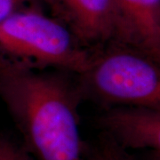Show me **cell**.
Returning a JSON list of instances; mask_svg holds the SVG:
<instances>
[{
    "instance_id": "6da1fadb",
    "label": "cell",
    "mask_w": 160,
    "mask_h": 160,
    "mask_svg": "<svg viewBox=\"0 0 160 160\" xmlns=\"http://www.w3.org/2000/svg\"><path fill=\"white\" fill-rule=\"evenodd\" d=\"M78 96L59 76L0 60V99L36 160H85Z\"/></svg>"
},
{
    "instance_id": "7a4b0ae2",
    "label": "cell",
    "mask_w": 160,
    "mask_h": 160,
    "mask_svg": "<svg viewBox=\"0 0 160 160\" xmlns=\"http://www.w3.org/2000/svg\"><path fill=\"white\" fill-rule=\"evenodd\" d=\"M93 54L69 27L32 7L0 22V60L31 69L59 68L83 74Z\"/></svg>"
},
{
    "instance_id": "3957f363",
    "label": "cell",
    "mask_w": 160,
    "mask_h": 160,
    "mask_svg": "<svg viewBox=\"0 0 160 160\" xmlns=\"http://www.w3.org/2000/svg\"><path fill=\"white\" fill-rule=\"evenodd\" d=\"M80 76L86 90L101 102L160 111V64L133 48L122 46L92 55Z\"/></svg>"
},
{
    "instance_id": "277c9868",
    "label": "cell",
    "mask_w": 160,
    "mask_h": 160,
    "mask_svg": "<svg viewBox=\"0 0 160 160\" xmlns=\"http://www.w3.org/2000/svg\"><path fill=\"white\" fill-rule=\"evenodd\" d=\"M121 46L149 53L160 47V0H113Z\"/></svg>"
},
{
    "instance_id": "5b68a950",
    "label": "cell",
    "mask_w": 160,
    "mask_h": 160,
    "mask_svg": "<svg viewBox=\"0 0 160 160\" xmlns=\"http://www.w3.org/2000/svg\"><path fill=\"white\" fill-rule=\"evenodd\" d=\"M104 132L126 149L160 153V111L113 107L101 117Z\"/></svg>"
},
{
    "instance_id": "8992f818",
    "label": "cell",
    "mask_w": 160,
    "mask_h": 160,
    "mask_svg": "<svg viewBox=\"0 0 160 160\" xmlns=\"http://www.w3.org/2000/svg\"><path fill=\"white\" fill-rule=\"evenodd\" d=\"M57 12L69 23L81 43H102L116 38L113 0H56Z\"/></svg>"
},
{
    "instance_id": "52a82bcc",
    "label": "cell",
    "mask_w": 160,
    "mask_h": 160,
    "mask_svg": "<svg viewBox=\"0 0 160 160\" xmlns=\"http://www.w3.org/2000/svg\"><path fill=\"white\" fill-rule=\"evenodd\" d=\"M87 160H136L128 149L121 146L109 134H103Z\"/></svg>"
},
{
    "instance_id": "ba28073f",
    "label": "cell",
    "mask_w": 160,
    "mask_h": 160,
    "mask_svg": "<svg viewBox=\"0 0 160 160\" xmlns=\"http://www.w3.org/2000/svg\"><path fill=\"white\" fill-rule=\"evenodd\" d=\"M0 160H31V158L24 147L9 139L0 138Z\"/></svg>"
},
{
    "instance_id": "9c48e42d",
    "label": "cell",
    "mask_w": 160,
    "mask_h": 160,
    "mask_svg": "<svg viewBox=\"0 0 160 160\" xmlns=\"http://www.w3.org/2000/svg\"><path fill=\"white\" fill-rule=\"evenodd\" d=\"M36 0H0V22L14 12L27 8V5L32 4Z\"/></svg>"
},
{
    "instance_id": "30bf717a",
    "label": "cell",
    "mask_w": 160,
    "mask_h": 160,
    "mask_svg": "<svg viewBox=\"0 0 160 160\" xmlns=\"http://www.w3.org/2000/svg\"><path fill=\"white\" fill-rule=\"evenodd\" d=\"M146 55H148L149 58H151L152 60H154L160 64V47H158V49H156L154 51L150 52L149 53H147Z\"/></svg>"
},
{
    "instance_id": "8fae6325",
    "label": "cell",
    "mask_w": 160,
    "mask_h": 160,
    "mask_svg": "<svg viewBox=\"0 0 160 160\" xmlns=\"http://www.w3.org/2000/svg\"><path fill=\"white\" fill-rule=\"evenodd\" d=\"M43 1H45L48 5H50L55 11L57 12V2H56V0H43Z\"/></svg>"
},
{
    "instance_id": "7c38bea8",
    "label": "cell",
    "mask_w": 160,
    "mask_h": 160,
    "mask_svg": "<svg viewBox=\"0 0 160 160\" xmlns=\"http://www.w3.org/2000/svg\"><path fill=\"white\" fill-rule=\"evenodd\" d=\"M151 155L149 157V160H160V153L158 152H153V151H150Z\"/></svg>"
}]
</instances>
